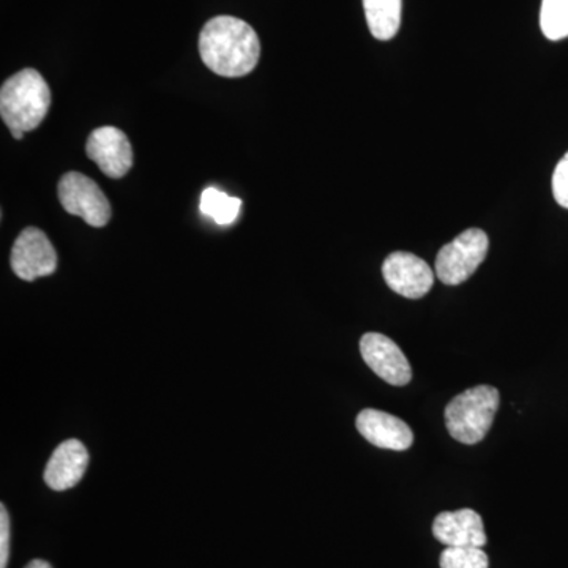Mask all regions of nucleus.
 Returning <instances> with one entry per match:
<instances>
[{
  "label": "nucleus",
  "mask_w": 568,
  "mask_h": 568,
  "mask_svg": "<svg viewBox=\"0 0 568 568\" xmlns=\"http://www.w3.org/2000/svg\"><path fill=\"white\" fill-rule=\"evenodd\" d=\"M540 28L548 40L567 39L568 0H544L540 10Z\"/></svg>",
  "instance_id": "15"
},
{
  "label": "nucleus",
  "mask_w": 568,
  "mask_h": 568,
  "mask_svg": "<svg viewBox=\"0 0 568 568\" xmlns=\"http://www.w3.org/2000/svg\"><path fill=\"white\" fill-rule=\"evenodd\" d=\"M10 556V518L6 506L0 507V568H7Z\"/></svg>",
  "instance_id": "18"
},
{
  "label": "nucleus",
  "mask_w": 568,
  "mask_h": 568,
  "mask_svg": "<svg viewBox=\"0 0 568 568\" xmlns=\"http://www.w3.org/2000/svg\"><path fill=\"white\" fill-rule=\"evenodd\" d=\"M552 194L559 205L568 209V152L556 166L552 174Z\"/></svg>",
  "instance_id": "17"
},
{
  "label": "nucleus",
  "mask_w": 568,
  "mask_h": 568,
  "mask_svg": "<svg viewBox=\"0 0 568 568\" xmlns=\"http://www.w3.org/2000/svg\"><path fill=\"white\" fill-rule=\"evenodd\" d=\"M85 152L108 178L121 179L132 170V144L126 134L115 126H102L92 132Z\"/></svg>",
  "instance_id": "9"
},
{
  "label": "nucleus",
  "mask_w": 568,
  "mask_h": 568,
  "mask_svg": "<svg viewBox=\"0 0 568 568\" xmlns=\"http://www.w3.org/2000/svg\"><path fill=\"white\" fill-rule=\"evenodd\" d=\"M488 250L487 233L477 227H470L437 253L435 267L437 278L448 286L467 282L484 263Z\"/></svg>",
  "instance_id": "4"
},
{
  "label": "nucleus",
  "mask_w": 568,
  "mask_h": 568,
  "mask_svg": "<svg viewBox=\"0 0 568 568\" xmlns=\"http://www.w3.org/2000/svg\"><path fill=\"white\" fill-rule=\"evenodd\" d=\"M500 395L491 386H477L455 396L446 407L448 433L458 443L474 446L488 435L497 409Z\"/></svg>",
  "instance_id": "3"
},
{
  "label": "nucleus",
  "mask_w": 568,
  "mask_h": 568,
  "mask_svg": "<svg viewBox=\"0 0 568 568\" xmlns=\"http://www.w3.org/2000/svg\"><path fill=\"white\" fill-rule=\"evenodd\" d=\"M89 465L88 448L78 439H69L55 448L44 469V481L54 491L73 488L84 477Z\"/></svg>",
  "instance_id": "12"
},
{
  "label": "nucleus",
  "mask_w": 568,
  "mask_h": 568,
  "mask_svg": "<svg viewBox=\"0 0 568 568\" xmlns=\"http://www.w3.org/2000/svg\"><path fill=\"white\" fill-rule=\"evenodd\" d=\"M433 536L446 547L481 548L487 545L484 519L473 508L457 511H443L433 523Z\"/></svg>",
  "instance_id": "10"
},
{
  "label": "nucleus",
  "mask_w": 568,
  "mask_h": 568,
  "mask_svg": "<svg viewBox=\"0 0 568 568\" xmlns=\"http://www.w3.org/2000/svg\"><path fill=\"white\" fill-rule=\"evenodd\" d=\"M10 264L21 280L33 282L40 276L54 274L58 253L43 231L26 227L11 248Z\"/></svg>",
  "instance_id": "6"
},
{
  "label": "nucleus",
  "mask_w": 568,
  "mask_h": 568,
  "mask_svg": "<svg viewBox=\"0 0 568 568\" xmlns=\"http://www.w3.org/2000/svg\"><path fill=\"white\" fill-rule=\"evenodd\" d=\"M59 200L70 215L80 216L89 226L103 227L111 220V204L92 179L67 173L59 182Z\"/></svg>",
  "instance_id": "5"
},
{
  "label": "nucleus",
  "mask_w": 568,
  "mask_h": 568,
  "mask_svg": "<svg viewBox=\"0 0 568 568\" xmlns=\"http://www.w3.org/2000/svg\"><path fill=\"white\" fill-rule=\"evenodd\" d=\"M361 353L365 364L387 384L403 387L413 379L409 361L388 336L375 332L365 334L361 339Z\"/></svg>",
  "instance_id": "7"
},
{
  "label": "nucleus",
  "mask_w": 568,
  "mask_h": 568,
  "mask_svg": "<svg viewBox=\"0 0 568 568\" xmlns=\"http://www.w3.org/2000/svg\"><path fill=\"white\" fill-rule=\"evenodd\" d=\"M357 432L369 444L386 450H407L414 443V433L402 418L377 409H364L355 420Z\"/></svg>",
  "instance_id": "11"
},
{
  "label": "nucleus",
  "mask_w": 568,
  "mask_h": 568,
  "mask_svg": "<svg viewBox=\"0 0 568 568\" xmlns=\"http://www.w3.org/2000/svg\"><path fill=\"white\" fill-rule=\"evenodd\" d=\"M383 275L394 293L406 298H422L435 283V272L413 253L395 252L384 261Z\"/></svg>",
  "instance_id": "8"
},
{
  "label": "nucleus",
  "mask_w": 568,
  "mask_h": 568,
  "mask_svg": "<svg viewBox=\"0 0 568 568\" xmlns=\"http://www.w3.org/2000/svg\"><path fill=\"white\" fill-rule=\"evenodd\" d=\"M26 568H52L50 562L41 559H33L32 562H29Z\"/></svg>",
  "instance_id": "19"
},
{
  "label": "nucleus",
  "mask_w": 568,
  "mask_h": 568,
  "mask_svg": "<svg viewBox=\"0 0 568 568\" xmlns=\"http://www.w3.org/2000/svg\"><path fill=\"white\" fill-rule=\"evenodd\" d=\"M200 209L205 216L212 219L220 226H227V224H233L237 220L242 201L239 197L220 192L215 186H209L201 194Z\"/></svg>",
  "instance_id": "14"
},
{
  "label": "nucleus",
  "mask_w": 568,
  "mask_h": 568,
  "mask_svg": "<svg viewBox=\"0 0 568 568\" xmlns=\"http://www.w3.org/2000/svg\"><path fill=\"white\" fill-rule=\"evenodd\" d=\"M51 104V91L39 71L26 69L3 82L0 89V115L14 140L39 129Z\"/></svg>",
  "instance_id": "2"
},
{
  "label": "nucleus",
  "mask_w": 568,
  "mask_h": 568,
  "mask_svg": "<svg viewBox=\"0 0 568 568\" xmlns=\"http://www.w3.org/2000/svg\"><path fill=\"white\" fill-rule=\"evenodd\" d=\"M200 54L205 67L220 77H245L260 62V37L239 18H212L201 31Z\"/></svg>",
  "instance_id": "1"
},
{
  "label": "nucleus",
  "mask_w": 568,
  "mask_h": 568,
  "mask_svg": "<svg viewBox=\"0 0 568 568\" xmlns=\"http://www.w3.org/2000/svg\"><path fill=\"white\" fill-rule=\"evenodd\" d=\"M369 32L377 40H392L402 26L403 0H364Z\"/></svg>",
  "instance_id": "13"
},
{
  "label": "nucleus",
  "mask_w": 568,
  "mask_h": 568,
  "mask_svg": "<svg viewBox=\"0 0 568 568\" xmlns=\"http://www.w3.org/2000/svg\"><path fill=\"white\" fill-rule=\"evenodd\" d=\"M439 566L440 568H489V559L481 548L447 547L440 552Z\"/></svg>",
  "instance_id": "16"
}]
</instances>
